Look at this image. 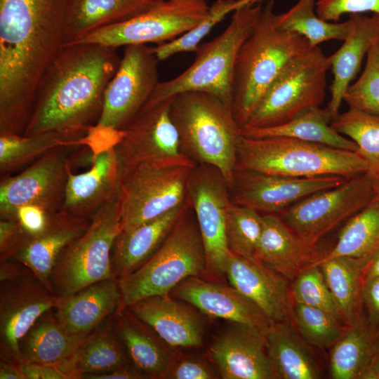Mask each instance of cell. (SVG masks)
<instances>
[{
	"label": "cell",
	"instance_id": "obj_1",
	"mask_svg": "<svg viewBox=\"0 0 379 379\" xmlns=\"http://www.w3.org/2000/svg\"><path fill=\"white\" fill-rule=\"evenodd\" d=\"M121 58L98 44L63 46L46 70L23 135L48 131H88L102 114L106 88Z\"/></svg>",
	"mask_w": 379,
	"mask_h": 379
},
{
	"label": "cell",
	"instance_id": "obj_2",
	"mask_svg": "<svg viewBox=\"0 0 379 379\" xmlns=\"http://www.w3.org/2000/svg\"><path fill=\"white\" fill-rule=\"evenodd\" d=\"M274 5V0L265 1L236 58L232 110L241 128L247 123L286 64L313 47L304 36L276 27Z\"/></svg>",
	"mask_w": 379,
	"mask_h": 379
},
{
	"label": "cell",
	"instance_id": "obj_3",
	"mask_svg": "<svg viewBox=\"0 0 379 379\" xmlns=\"http://www.w3.org/2000/svg\"><path fill=\"white\" fill-rule=\"evenodd\" d=\"M171 116L184 153L216 168L231 189L242 136L232 108L211 93L187 91L173 97Z\"/></svg>",
	"mask_w": 379,
	"mask_h": 379
},
{
	"label": "cell",
	"instance_id": "obj_4",
	"mask_svg": "<svg viewBox=\"0 0 379 379\" xmlns=\"http://www.w3.org/2000/svg\"><path fill=\"white\" fill-rule=\"evenodd\" d=\"M236 169L293 177L350 178L368 171L357 152L287 137L241 136Z\"/></svg>",
	"mask_w": 379,
	"mask_h": 379
},
{
	"label": "cell",
	"instance_id": "obj_5",
	"mask_svg": "<svg viewBox=\"0 0 379 379\" xmlns=\"http://www.w3.org/2000/svg\"><path fill=\"white\" fill-rule=\"evenodd\" d=\"M262 8L260 1L247 3L235 10L225 29L213 40L199 45L194 61L180 74L159 81L146 104H155L187 91H201L218 97L232 108L236 58Z\"/></svg>",
	"mask_w": 379,
	"mask_h": 379
},
{
	"label": "cell",
	"instance_id": "obj_6",
	"mask_svg": "<svg viewBox=\"0 0 379 379\" xmlns=\"http://www.w3.org/2000/svg\"><path fill=\"white\" fill-rule=\"evenodd\" d=\"M206 273L201 234L188 216V209L177 221L153 255L138 270L119 279L120 307H126L143 298L168 295L190 277Z\"/></svg>",
	"mask_w": 379,
	"mask_h": 379
},
{
	"label": "cell",
	"instance_id": "obj_7",
	"mask_svg": "<svg viewBox=\"0 0 379 379\" xmlns=\"http://www.w3.org/2000/svg\"><path fill=\"white\" fill-rule=\"evenodd\" d=\"M121 189L93 216L85 232L61 252L53 267L51 284L62 298L95 282L115 278L112 253L121 230Z\"/></svg>",
	"mask_w": 379,
	"mask_h": 379
},
{
	"label": "cell",
	"instance_id": "obj_8",
	"mask_svg": "<svg viewBox=\"0 0 379 379\" xmlns=\"http://www.w3.org/2000/svg\"><path fill=\"white\" fill-rule=\"evenodd\" d=\"M153 47L126 46L119 67L104 96L98 123L88 129L98 146H115L122 130L142 109L159 84L158 62Z\"/></svg>",
	"mask_w": 379,
	"mask_h": 379
},
{
	"label": "cell",
	"instance_id": "obj_9",
	"mask_svg": "<svg viewBox=\"0 0 379 379\" xmlns=\"http://www.w3.org/2000/svg\"><path fill=\"white\" fill-rule=\"evenodd\" d=\"M328 56L313 46L291 58L270 86L243 128H261L286 123L320 107L326 95Z\"/></svg>",
	"mask_w": 379,
	"mask_h": 379
},
{
	"label": "cell",
	"instance_id": "obj_10",
	"mask_svg": "<svg viewBox=\"0 0 379 379\" xmlns=\"http://www.w3.org/2000/svg\"><path fill=\"white\" fill-rule=\"evenodd\" d=\"M173 97L155 104H145L123 128L114 146L121 181L142 164L185 166L196 162L182 151L178 130L171 119Z\"/></svg>",
	"mask_w": 379,
	"mask_h": 379
},
{
	"label": "cell",
	"instance_id": "obj_11",
	"mask_svg": "<svg viewBox=\"0 0 379 379\" xmlns=\"http://www.w3.org/2000/svg\"><path fill=\"white\" fill-rule=\"evenodd\" d=\"M194 168L142 164L121 182V230L132 229L184 204Z\"/></svg>",
	"mask_w": 379,
	"mask_h": 379
},
{
	"label": "cell",
	"instance_id": "obj_12",
	"mask_svg": "<svg viewBox=\"0 0 379 379\" xmlns=\"http://www.w3.org/2000/svg\"><path fill=\"white\" fill-rule=\"evenodd\" d=\"M208 9L205 1L155 0L142 13L96 29L76 43L98 44L115 48L147 43L164 44L199 25L206 17Z\"/></svg>",
	"mask_w": 379,
	"mask_h": 379
},
{
	"label": "cell",
	"instance_id": "obj_13",
	"mask_svg": "<svg viewBox=\"0 0 379 379\" xmlns=\"http://www.w3.org/2000/svg\"><path fill=\"white\" fill-rule=\"evenodd\" d=\"M373 198V180L365 173L348 178L336 187L313 193L279 215L299 237L316 245Z\"/></svg>",
	"mask_w": 379,
	"mask_h": 379
},
{
	"label": "cell",
	"instance_id": "obj_14",
	"mask_svg": "<svg viewBox=\"0 0 379 379\" xmlns=\"http://www.w3.org/2000/svg\"><path fill=\"white\" fill-rule=\"evenodd\" d=\"M63 146L51 149L30 164L21 173L1 178L0 218L15 219L18 208L34 204L49 215L60 211L69 173L77 154Z\"/></svg>",
	"mask_w": 379,
	"mask_h": 379
},
{
	"label": "cell",
	"instance_id": "obj_15",
	"mask_svg": "<svg viewBox=\"0 0 379 379\" xmlns=\"http://www.w3.org/2000/svg\"><path fill=\"white\" fill-rule=\"evenodd\" d=\"M229 189L220 173L211 166H196L191 172L187 199L201 234L206 274L216 279L225 276L230 254L225 237L227 211L231 203Z\"/></svg>",
	"mask_w": 379,
	"mask_h": 379
},
{
	"label": "cell",
	"instance_id": "obj_16",
	"mask_svg": "<svg viewBox=\"0 0 379 379\" xmlns=\"http://www.w3.org/2000/svg\"><path fill=\"white\" fill-rule=\"evenodd\" d=\"M58 300L31 271L0 281V359L21 365L20 340Z\"/></svg>",
	"mask_w": 379,
	"mask_h": 379
},
{
	"label": "cell",
	"instance_id": "obj_17",
	"mask_svg": "<svg viewBox=\"0 0 379 379\" xmlns=\"http://www.w3.org/2000/svg\"><path fill=\"white\" fill-rule=\"evenodd\" d=\"M347 179L338 175L293 178L236 169L231 202L264 215L280 214L302 199L336 187Z\"/></svg>",
	"mask_w": 379,
	"mask_h": 379
},
{
	"label": "cell",
	"instance_id": "obj_18",
	"mask_svg": "<svg viewBox=\"0 0 379 379\" xmlns=\"http://www.w3.org/2000/svg\"><path fill=\"white\" fill-rule=\"evenodd\" d=\"M225 276L230 285L256 304L272 323H291L293 300L290 281L286 277L255 258L231 252Z\"/></svg>",
	"mask_w": 379,
	"mask_h": 379
},
{
	"label": "cell",
	"instance_id": "obj_19",
	"mask_svg": "<svg viewBox=\"0 0 379 379\" xmlns=\"http://www.w3.org/2000/svg\"><path fill=\"white\" fill-rule=\"evenodd\" d=\"M209 354L223 379L274 378L265 332L255 327L234 323L213 340Z\"/></svg>",
	"mask_w": 379,
	"mask_h": 379
},
{
	"label": "cell",
	"instance_id": "obj_20",
	"mask_svg": "<svg viewBox=\"0 0 379 379\" xmlns=\"http://www.w3.org/2000/svg\"><path fill=\"white\" fill-rule=\"evenodd\" d=\"M203 313L267 331L272 322L260 307L235 287L190 277L171 291Z\"/></svg>",
	"mask_w": 379,
	"mask_h": 379
},
{
	"label": "cell",
	"instance_id": "obj_21",
	"mask_svg": "<svg viewBox=\"0 0 379 379\" xmlns=\"http://www.w3.org/2000/svg\"><path fill=\"white\" fill-rule=\"evenodd\" d=\"M91 166L86 171L69 174L60 211L91 219L120 189L121 179L114 147L91 152Z\"/></svg>",
	"mask_w": 379,
	"mask_h": 379
},
{
	"label": "cell",
	"instance_id": "obj_22",
	"mask_svg": "<svg viewBox=\"0 0 379 379\" xmlns=\"http://www.w3.org/2000/svg\"><path fill=\"white\" fill-rule=\"evenodd\" d=\"M191 306L168 295L147 297L126 307L169 347H195L202 344L204 326Z\"/></svg>",
	"mask_w": 379,
	"mask_h": 379
},
{
	"label": "cell",
	"instance_id": "obj_23",
	"mask_svg": "<svg viewBox=\"0 0 379 379\" xmlns=\"http://www.w3.org/2000/svg\"><path fill=\"white\" fill-rule=\"evenodd\" d=\"M121 302L119 279L111 278L58 298L54 313L67 333L86 337L115 314Z\"/></svg>",
	"mask_w": 379,
	"mask_h": 379
},
{
	"label": "cell",
	"instance_id": "obj_24",
	"mask_svg": "<svg viewBox=\"0 0 379 379\" xmlns=\"http://www.w3.org/2000/svg\"><path fill=\"white\" fill-rule=\"evenodd\" d=\"M91 221L62 211L52 214L46 229L36 236H29L11 259L27 266L53 292L51 277L58 256L70 242L85 232Z\"/></svg>",
	"mask_w": 379,
	"mask_h": 379
},
{
	"label": "cell",
	"instance_id": "obj_25",
	"mask_svg": "<svg viewBox=\"0 0 379 379\" xmlns=\"http://www.w3.org/2000/svg\"><path fill=\"white\" fill-rule=\"evenodd\" d=\"M321 257L317 244H311L299 237L279 214L263 215L256 259L291 281Z\"/></svg>",
	"mask_w": 379,
	"mask_h": 379
},
{
	"label": "cell",
	"instance_id": "obj_26",
	"mask_svg": "<svg viewBox=\"0 0 379 379\" xmlns=\"http://www.w3.org/2000/svg\"><path fill=\"white\" fill-rule=\"evenodd\" d=\"M349 18L352 22L351 32L340 48L328 56L333 79L326 109L333 119L339 114L344 95L358 73L364 56L379 41V15L354 13L349 15Z\"/></svg>",
	"mask_w": 379,
	"mask_h": 379
},
{
	"label": "cell",
	"instance_id": "obj_27",
	"mask_svg": "<svg viewBox=\"0 0 379 379\" xmlns=\"http://www.w3.org/2000/svg\"><path fill=\"white\" fill-rule=\"evenodd\" d=\"M187 201L173 210L128 230H121L114 244V277L121 279L146 262L166 239L177 221L190 206Z\"/></svg>",
	"mask_w": 379,
	"mask_h": 379
},
{
	"label": "cell",
	"instance_id": "obj_28",
	"mask_svg": "<svg viewBox=\"0 0 379 379\" xmlns=\"http://www.w3.org/2000/svg\"><path fill=\"white\" fill-rule=\"evenodd\" d=\"M114 321L131 363L149 378L166 379L176 358L168 345L128 307H119Z\"/></svg>",
	"mask_w": 379,
	"mask_h": 379
},
{
	"label": "cell",
	"instance_id": "obj_29",
	"mask_svg": "<svg viewBox=\"0 0 379 379\" xmlns=\"http://www.w3.org/2000/svg\"><path fill=\"white\" fill-rule=\"evenodd\" d=\"M131 364L114 314L88 335L74 357L60 367L69 379H83L87 375L110 372Z\"/></svg>",
	"mask_w": 379,
	"mask_h": 379
},
{
	"label": "cell",
	"instance_id": "obj_30",
	"mask_svg": "<svg viewBox=\"0 0 379 379\" xmlns=\"http://www.w3.org/2000/svg\"><path fill=\"white\" fill-rule=\"evenodd\" d=\"M155 0H68L63 46L76 43L102 27L128 20L147 9Z\"/></svg>",
	"mask_w": 379,
	"mask_h": 379
},
{
	"label": "cell",
	"instance_id": "obj_31",
	"mask_svg": "<svg viewBox=\"0 0 379 379\" xmlns=\"http://www.w3.org/2000/svg\"><path fill=\"white\" fill-rule=\"evenodd\" d=\"M86 337L67 333L56 319L54 308L51 309L36 320L20 340L21 365H64L74 357Z\"/></svg>",
	"mask_w": 379,
	"mask_h": 379
},
{
	"label": "cell",
	"instance_id": "obj_32",
	"mask_svg": "<svg viewBox=\"0 0 379 379\" xmlns=\"http://www.w3.org/2000/svg\"><path fill=\"white\" fill-rule=\"evenodd\" d=\"M274 378L317 379L321 372L313 352L291 323H272L265 332Z\"/></svg>",
	"mask_w": 379,
	"mask_h": 379
},
{
	"label": "cell",
	"instance_id": "obj_33",
	"mask_svg": "<svg viewBox=\"0 0 379 379\" xmlns=\"http://www.w3.org/2000/svg\"><path fill=\"white\" fill-rule=\"evenodd\" d=\"M368 260L347 256L317 261L346 326L364 314L362 288Z\"/></svg>",
	"mask_w": 379,
	"mask_h": 379
},
{
	"label": "cell",
	"instance_id": "obj_34",
	"mask_svg": "<svg viewBox=\"0 0 379 379\" xmlns=\"http://www.w3.org/2000/svg\"><path fill=\"white\" fill-rule=\"evenodd\" d=\"M88 131H48L25 136L0 133L1 177L32 164L51 149L86 145Z\"/></svg>",
	"mask_w": 379,
	"mask_h": 379
},
{
	"label": "cell",
	"instance_id": "obj_35",
	"mask_svg": "<svg viewBox=\"0 0 379 379\" xmlns=\"http://www.w3.org/2000/svg\"><path fill=\"white\" fill-rule=\"evenodd\" d=\"M328 111L320 107L310 108L293 119L275 126L261 128H241L248 138L287 137L321 144L341 149L357 152L356 143L341 135L331 126Z\"/></svg>",
	"mask_w": 379,
	"mask_h": 379
},
{
	"label": "cell",
	"instance_id": "obj_36",
	"mask_svg": "<svg viewBox=\"0 0 379 379\" xmlns=\"http://www.w3.org/2000/svg\"><path fill=\"white\" fill-rule=\"evenodd\" d=\"M378 331L371 326L366 314L347 326L343 336L332 346L329 362L332 378H367Z\"/></svg>",
	"mask_w": 379,
	"mask_h": 379
},
{
	"label": "cell",
	"instance_id": "obj_37",
	"mask_svg": "<svg viewBox=\"0 0 379 379\" xmlns=\"http://www.w3.org/2000/svg\"><path fill=\"white\" fill-rule=\"evenodd\" d=\"M317 0H298L288 11L274 15V25L279 29L304 36L312 46L328 40L344 41L352 30L349 18L343 22H328L316 13Z\"/></svg>",
	"mask_w": 379,
	"mask_h": 379
},
{
	"label": "cell",
	"instance_id": "obj_38",
	"mask_svg": "<svg viewBox=\"0 0 379 379\" xmlns=\"http://www.w3.org/2000/svg\"><path fill=\"white\" fill-rule=\"evenodd\" d=\"M379 248V201L374 199L350 218L334 247L319 260L347 256L368 258Z\"/></svg>",
	"mask_w": 379,
	"mask_h": 379
},
{
	"label": "cell",
	"instance_id": "obj_39",
	"mask_svg": "<svg viewBox=\"0 0 379 379\" xmlns=\"http://www.w3.org/2000/svg\"><path fill=\"white\" fill-rule=\"evenodd\" d=\"M341 135L354 141L357 152L366 161V174L379 179V114L355 109L338 114L331 123Z\"/></svg>",
	"mask_w": 379,
	"mask_h": 379
},
{
	"label": "cell",
	"instance_id": "obj_40",
	"mask_svg": "<svg viewBox=\"0 0 379 379\" xmlns=\"http://www.w3.org/2000/svg\"><path fill=\"white\" fill-rule=\"evenodd\" d=\"M291 323L308 345L319 348L332 347L347 328L324 310L293 302Z\"/></svg>",
	"mask_w": 379,
	"mask_h": 379
},
{
	"label": "cell",
	"instance_id": "obj_41",
	"mask_svg": "<svg viewBox=\"0 0 379 379\" xmlns=\"http://www.w3.org/2000/svg\"><path fill=\"white\" fill-rule=\"evenodd\" d=\"M263 228V215L255 210L230 203L226 215L225 237L229 251L255 258Z\"/></svg>",
	"mask_w": 379,
	"mask_h": 379
},
{
	"label": "cell",
	"instance_id": "obj_42",
	"mask_svg": "<svg viewBox=\"0 0 379 379\" xmlns=\"http://www.w3.org/2000/svg\"><path fill=\"white\" fill-rule=\"evenodd\" d=\"M262 0H216L211 6L204 19L194 28L170 41L153 47L159 61L182 52L196 51L202 39L229 13L252 1Z\"/></svg>",
	"mask_w": 379,
	"mask_h": 379
},
{
	"label": "cell",
	"instance_id": "obj_43",
	"mask_svg": "<svg viewBox=\"0 0 379 379\" xmlns=\"http://www.w3.org/2000/svg\"><path fill=\"white\" fill-rule=\"evenodd\" d=\"M291 295L293 302L324 310L345 324L319 265H310L291 281Z\"/></svg>",
	"mask_w": 379,
	"mask_h": 379
},
{
	"label": "cell",
	"instance_id": "obj_44",
	"mask_svg": "<svg viewBox=\"0 0 379 379\" xmlns=\"http://www.w3.org/2000/svg\"><path fill=\"white\" fill-rule=\"evenodd\" d=\"M343 101L349 108L379 114V41L368 51L364 69L349 86Z\"/></svg>",
	"mask_w": 379,
	"mask_h": 379
},
{
	"label": "cell",
	"instance_id": "obj_45",
	"mask_svg": "<svg viewBox=\"0 0 379 379\" xmlns=\"http://www.w3.org/2000/svg\"><path fill=\"white\" fill-rule=\"evenodd\" d=\"M371 12L379 15V0H317L316 13L321 19L337 22L345 14Z\"/></svg>",
	"mask_w": 379,
	"mask_h": 379
},
{
	"label": "cell",
	"instance_id": "obj_46",
	"mask_svg": "<svg viewBox=\"0 0 379 379\" xmlns=\"http://www.w3.org/2000/svg\"><path fill=\"white\" fill-rule=\"evenodd\" d=\"M29 237L17 220L1 219L0 261L11 259Z\"/></svg>",
	"mask_w": 379,
	"mask_h": 379
},
{
	"label": "cell",
	"instance_id": "obj_47",
	"mask_svg": "<svg viewBox=\"0 0 379 379\" xmlns=\"http://www.w3.org/2000/svg\"><path fill=\"white\" fill-rule=\"evenodd\" d=\"M216 375L204 361L195 357L175 358L166 379H213Z\"/></svg>",
	"mask_w": 379,
	"mask_h": 379
},
{
	"label": "cell",
	"instance_id": "obj_48",
	"mask_svg": "<svg viewBox=\"0 0 379 379\" xmlns=\"http://www.w3.org/2000/svg\"><path fill=\"white\" fill-rule=\"evenodd\" d=\"M50 215L39 206L25 204L18 208L15 219L29 236L34 237L46 229Z\"/></svg>",
	"mask_w": 379,
	"mask_h": 379
},
{
	"label": "cell",
	"instance_id": "obj_49",
	"mask_svg": "<svg viewBox=\"0 0 379 379\" xmlns=\"http://www.w3.org/2000/svg\"><path fill=\"white\" fill-rule=\"evenodd\" d=\"M364 309L371 326L379 329V276L365 279L362 288Z\"/></svg>",
	"mask_w": 379,
	"mask_h": 379
},
{
	"label": "cell",
	"instance_id": "obj_50",
	"mask_svg": "<svg viewBox=\"0 0 379 379\" xmlns=\"http://www.w3.org/2000/svg\"><path fill=\"white\" fill-rule=\"evenodd\" d=\"M25 379H69L58 366L37 363L22 364Z\"/></svg>",
	"mask_w": 379,
	"mask_h": 379
},
{
	"label": "cell",
	"instance_id": "obj_51",
	"mask_svg": "<svg viewBox=\"0 0 379 379\" xmlns=\"http://www.w3.org/2000/svg\"><path fill=\"white\" fill-rule=\"evenodd\" d=\"M146 374L128 364L110 372L85 375L83 379H148Z\"/></svg>",
	"mask_w": 379,
	"mask_h": 379
},
{
	"label": "cell",
	"instance_id": "obj_52",
	"mask_svg": "<svg viewBox=\"0 0 379 379\" xmlns=\"http://www.w3.org/2000/svg\"><path fill=\"white\" fill-rule=\"evenodd\" d=\"M30 271L27 266L16 260L0 261V281L16 278Z\"/></svg>",
	"mask_w": 379,
	"mask_h": 379
},
{
	"label": "cell",
	"instance_id": "obj_53",
	"mask_svg": "<svg viewBox=\"0 0 379 379\" xmlns=\"http://www.w3.org/2000/svg\"><path fill=\"white\" fill-rule=\"evenodd\" d=\"M0 379H25L22 365L0 359Z\"/></svg>",
	"mask_w": 379,
	"mask_h": 379
},
{
	"label": "cell",
	"instance_id": "obj_54",
	"mask_svg": "<svg viewBox=\"0 0 379 379\" xmlns=\"http://www.w3.org/2000/svg\"><path fill=\"white\" fill-rule=\"evenodd\" d=\"M379 276V248L368 258L365 271V279Z\"/></svg>",
	"mask_w": 379,
	"mask_h": 379
},
{
	"label": "cell",
	"instance_id": "obj_55",
	"mask_svg": "<svg viewBox=\"0 0 379 379\" xmlns=\"http://www.w3.org/2000/svg\"><path fill=\"white\" fill-rule=\"evenodd\" d=\"M366 379H379V329L376 335L375 352Z\"/></svg>",
	"mask_w": 379,
	"mask_h": 379
},
{
	"label": "cell",
	"instance_id": "obj_56",
	"mask_svg": "<svg viewBox=\"0 0 379 379\" xmlns=\"http://www.w3.org/2000/svg\"><path fill=\"white\" fill-rule=\"evenodd\" d=\"M374 199L379 201V179L373 180Z\"/></svg>",
	"mask_w": 379,
	"mask_h": 379
},
{
	"label": "cell",
	"instance_id": "obj_57",
	"mask_svg": "<svg viewBox=\"0 0 379 379\" xmlns=\"http://www.w3.org/2000/svg\"><path fill=\"white\" fill-rule=\"evenodd\" d=\"M190 1H205V2H206L207 0H190Z\"/></svg>",
	"mask_w": 379,
	"mask_h": 379
},
{
	"label": "cell",
	"instance_id": "obj_58",
	"mask_svg": "<svg viewBox=\"0 0 379 379\" xmlns=\"http://www.w3.org/2000/svg\"><path fill=\"white\" fill-rule=\"evenodd\" d=\"M86 140H87V139H86ZM87 144H88V142H87ZM88 147H89V146H88ZM90 148H91V147H90ZM104 149H105V148H104ZM93 150H94V149H93ZM95 150H98V149H95ZM98 150H100V149H98Z\"/></svg>",
	"mask_w": 379,
	"mask_h": 379
}]
</instances>
